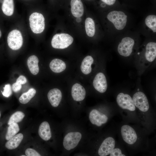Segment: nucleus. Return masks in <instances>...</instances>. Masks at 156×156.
<instances>
[{
	"label": "nucleus",
	"instance_id": "f257e3e1",
	"mask_svg": "<svg viewBox=\"0 0 156 156\" xmlns=\"http://www.w3.org/2000/svg\"><path fill=\"white\" fill-rule=\"evenodd\" d=\"M107 18L112 24L114 28L118 30H122L127 25V16L122 11H111L107 14Z\"/></svg>",
	"mask_w": 156,
	"mask_h": 156
},
{
	"label": "nucleus",
	"instance_id": "f03ea898",
	"mask_svg": "<svg viewBox=\"0 0 156 156\" xmlns=\"http://www.w3.org/2000/svg\"><path fill=\"white\" fill-rule=\"evenodd\" d=\"M156 43L154 42H148L145 45L139 59L141 64L148 66L155 59Z\"/></svg>",
	"mask_w": 156,
	"mask_h": 156
},
{
	"label": "nucleus",
	"instance_id": "7ed1b4c3",
	"mask_svg": "<svg viewBox=\"0 0 156 156\" xmlns=\"http://www.w3.org/2000/svg\"><path fill=\"white\" fill-rule=\"evenodd\" d=\"M73 40V37L67 34H57L53 37L51 44L54 48L63 49L68 47L72 43Z\"/></svg>",
	"mask_w": 156,
	"mask_h": 156
},
{
	"label": "nucleus",
	"instance_id": "20e7f679",
	"mask_svg": "<svg viewBox=\"0 0 156 156\" xmlns=\"http://www.w3.org/2000/svg\"><path fill=\"white\" fill-rule=\"evenodd\" d=\"M29 25L32 32L38 34L42 33L45 28V19L41 13L35 12L29 16Z\"/></svg>",
	"mask_w": 156,
	"mask_h": 156
},
{
	"label": "nucleus",
	"instance_id": "39448f33",
	"mask_svg": "<svg viewBox=\"0 0 156 156\" xmlns=\"http://www.w3.org/2000/svg\"><path fill=\"white\" fill-rule=\"evenodd\" d=\"M135 43V40L129 36L124 37L118 45V53L124 57L129 56L133 53Z\"/></svg>",
	"mask_w": 156,
	"mask_h": 156
},
{
	"label": "nucleus",
	"instance_id": "423d86ee",
	"mask_svg": "<svg viewBox=\"0 0 156 156\" xmlns=\"http://www.w3.org/2000/svg\"><path fill=\"white\" fill-rule=\"evenodd\" d=\"M7 42L8 46L12 49L16 50L19 49L22 46L23 42L21 32L17 29L10 32L7 37Z\"/></svg>",
	"mask_w": 156,
	"mask_h": 156
},
{
	"label": "nucleus",
	"instance_id": "0eeeda50",
	"mask_svg": "<svg viewBox=\"0 0 156 156\" xmlns=\"http://www.w3.org/2000/svg\"><path fill=\"white\" fill-rule=\"evenodd\" d=\"M82 137L79 132H70L64 138L63 145L64 148L68 150L75 148L78 144Z\"/></svg>",
	"mask_w": 156,
	"mask_h": 156
},
{
	"label": "nucleus",
	"instance_id": "6e6552de",
	"mask_svg": "<svg viewBox=\"0 0 156 156\" xmlns=\"http://www.w3.org/2000/svg\"><path fill=\"white\" fill-rule=\"evenodd\" d=\"M116 101L118 106L122 109L132 111L135 110L133 99L128 94L122 92L119 93L116 98Z\"/></svg>",
	"mask_w": 156,
	"mask_h": 156
},
{
	"label": "nucleus",
	"instance_id": "1a4fd4ad",
	"mask_svg": "<svg viewBox=\"0 0 156 156\" xmlns=\"http://www.w3.org/2000/svg\"><path fill=\"white\" fill-rule=\"evenodd\" d=\"M133 100L135 107L141 111H148L149 106L147 98L144 93L141 92L135 93L133 97Z\"/></svg>",
	"mask_w": 156,
	"mask_h": 156
},
{
	"label": "nucleus",
	"instance_id": "9d476101",
	"mask_svg": "<svg viewBox=\"0 0 156 156\" xmlns=\"http://www.w3.org/2000/svg\"><path fill=\"white\" fill-rule=\"evenodd\" d=\"M121 134L124 140L129 144H134L136 141L137 136L134 130L130 126L125 125L121 128Z\"/></svg>",
	"mask_w": 156,
	"mask_h": 156
},
{
	"label": "nucleus",
	"instance_id": "9b49d317",
	"mask_svg": "<svg viewBox=\"0 0 156 156\" xmlns=\"http://www.w3.org/2000/svg\"><path fill=\"white\" fill-rule=\"evenodd\" d=\"M115 142L114 139L109 137L103 142L98 150V154L100 156H106L110 154L115 147Z\"/></svg>",
	"mask_w": 156,
	"mask_h": 156
},
{
	"label": "nucleus",
	"instance_id": "f8f14e48",
	"mask_svg": "<svg viewBox=\"0 0 156 156\" xmlns=\"http://www.w3.org/2000/svg\"><path fill=\"white\" fill-rule=\"evenodd\" d=\"M93 85L94 88L99 92H105L107 90V84L104 74L101 72L97 73L94 78Z\"/></svg>",
	"mask_w": 156,
	"mask_h": 156
},
{
	"label": "nucleus",
	"instance_id": "ddd939ff",
	"mask_svg": "<svg viewBox=\"0 0 156 156\" xmlns=\"http://www.w3.org/2000/svg\"><path fill=\"white\" fill-rule=\"evenodd\" d=\"M89 118L92 124L98 127L106 123L108 120V118L106 115L96 109H93L90 112Z\"/></svg>",
	"mask_w": 156,
	"mask_h": 156
},
{
	"label": "nucleus",
	"instance_id": "4468645a",
	"mask_svg": "<svg viewBox=\"0 0 156 156\" xmlns=\"http://www.w3.org/2000/svg\"><path fill=\"white\" fill-rule=\"evenodd\" d=\"M48 100L53 107H57L61 100L62 94L59 89L54 88L50 90L47 94Z\"/></svg>",
	"mask_w": 156,
	"mask_h": 156
},
{
	"label": "nucleus",
	"instance_id": "2eb2a0df",
	"mask_svg": "<svg viewBox=\"0 0 156 156\" xmlns=\"http://www.w3.org/2000/svg\"><path fill=\"white\" fill-rule=\"evenodd\" d=\"M86 92L84 88L81 85L76 83L74 84L71 89V95L73 99L76 101H81L85 99Z\"/></svg>",
	"mask_w": 156,
	"mask_h": 156
},
{
	"label": "nucleus",
	"instance_id": "dca6fc26",
	"mask_svg": "<svg viewBox=\"0 0 156 156\" xmlns=\"http://www.w3.org/2000/svg\"><path fill=\"white\" fill-rule=\"evenodd\" d=\"M70 10L73 15L75 17L82 16L84 12V8L81 0H71Z\"/></svg>",
	"mask_w": 156,
	"mask_h": 156
},
{
	"label": "nucleus",
	"instance_id": "f3484780",
	"mask_svg": "<svg viewBox=\"0 0 156 156\" xmlns=\"http://www.w3.org/2000/svg\"><path fill=\"white\" fill-rule=\"evenodd\" d=\"M38 133L40 137L45 141L49 140L51 137L50 125L47 121L42 122L40 125Z\"/></svg>",
	"mask_w": 156,
	"mask_h": 156
},
{
	"label": "nucleus",
	"instance_id": "a211bd4d",
	"mask_svg": "<svg viewBox=\"0 0 156 156\" xmlns=\"http://www.w3.org/2000/svg\"><path fill=\"white\" fill-rule=\"evenodd\" d=\"M49 66L51 70L56 73L63 71L66 68V65L64 62L57 58L54 59L51 61Z\"/></svg>",
	"mask_w": 156,
	"mask_h": 156
},
{
	"label": "nucleus",
	"instance_id": "6ab92c4d",
	"mask_svg": "<svg viewBox=\"0 0 156 156\" xmlns=\"http://www.w3.org/2000/svg\"><path fill=\"white\" fill-rule=\"evenodd\" d=\"M23 138V135L21 133L15 135L6 142L5 147L9 150L16 148L19 146Z\"/></svg>",
	"mask_w": 156,
	"mask_h": 156
},
{
	"label": "nucleus",
	"instance_id": "aec40b11",
	"mask_svg": "<svg viewBox=\"0 0 156 156\" xmlns=\"http://www.w3.org/2000/svg\"><path fill=\"white\" fill-rule=\"evenodd\" d=\"M38 62L37 57L34 55L29 57L27 60V63L29 69L31 73L34 75H36L39 72Z\"/></svg>",
	"mask_w": 156,
	"mask_h": 156
},
{
	"label": "nucleus",
	"instance_id": "412c9836",
	"mask_svg": "<svg viewBox=\"0 0 156 156\" xmlns=\"http://www.w3.org/2000/svg\"><path fill=\"white\" fill-rule=\"evenodd\" d=\"M94 61L93 58L90 55H88L83 59L80 67L81 70L83 74L88 75L91 72V65Z\"/></svg>",
	"mask_w": 156,
	"mask_h": 156
},
{
	"label": "nucleus",
	"instance_id": "4be33fe9",
	"mask_svg": "<svg viewBox=\"0 0 156 156\" xmlns=\"http://www.w3.org/2000/svg\"><path fill=\"white\" fill-rule=\"evenodd\" d=\"M1 3V9L3 13L7 16L12 15L14 10V0H3Z\"/></svg>",
	"mask_w": 156,
	"mask_h": 156
},
{
	"label": "nucleus",
	"instance_id": "5701e85b",
	"mask_svg": "<svg viewBox=\"0 0 156 156\" xmlns=\"http://www.w3.org/2000/svg\"><path fill=\"white\" fill-rule=\"evenodd\" d=\"M85 28L87 35L90 37H92L95 35V27L94 22L91 18L88 17L85 21Z\"/></svg>",
	"mask_w": 156,
	"mask_h": 156
},
{
	"label": "nucleus",
	"instance_id": "b1692460",
	"mask_svg": "<svg viewBox=\"0 0 156 156\" xmlns=\"http://www.w3.org/2000/svg\"><path fill=\"white\" fill-rule=\"evenodd\" d=\"M146 27L153 33L156 32V15L150 14L147 16L144 21Z\"/></svg>",
	"mask_w": 156,
	"mask_h": 156
},
{
	"label": "nucleus",
	"instance_id": "393cba45",
	"mask_svg": "<svg viewBox=\"0 0 156 156\" xmlns=\"http://www.w3.org/2000/svg\"><path fill=\"white\" fill-rule=\"evenodd\" d=\"M36 93L35 90L33 88L29 89L27 92L23 93L19 99V101L21 103H27L35 95Z\"/></svg>",
	"mask_w": 156,
	"mask_h": 156
},
{
	"label": "nucleus",
	"instance_id": "a878e982",
	"mask_svg": "<svg viewBox=\"0 0 156 156\" xmlns=\"http://www.w3.org/2000/svg\"><path fill=\"white\" fill-rule=\"evenodd\" d=\"M5 138L8 140L16 134L19 131V126L17 123H14L9 125Z\"/></svg>",
	"mask_w": 156,
	"mask_h": 156
},
{
	"label": "nucleus",
	"instance_id": "bb28decb",
	"mask_svg": "<svg viewBox=\"0 0 156 156\" xmlns=\"http://www.w3.org/2000/svg\"><path fill=\"white\" fill-rule=\"evenodd\" d=\"M25 116L23 113L21 111H17L13 114L10 117L8 122L9 125L14 123L21 122Z\"/></svg>",
	"mask_w": 156,
	"mask_h": 156
},
{
	"label": "nucleus",
	"instance_id": "cd10ccee",
	"mask_svg": "<svg viewBox=\"0 0 156 156\" xmlns=\"http://www.w3.org/2000/svg\"><path fill=\"white\" fill-rule=\"evenodd\" d=\"M3 91L2 92L3 95L6 97H8L12 94V89L10 84H6L3 88Z\"/></svg>",
	"mask_w": 156,
	"mask_h": 156
},
{
	"label": "nucleus",
	"instance_id": "c85d7f7f",
	"mask_svg": "<svg viewBox=\"0 0 156 156\" xmlns=\"http://www.w3.org/2000/svg\"><path fill=\"white\" fill-rule=\"evenodd\" d=\"M25 153L27 156H40L41 155L37 151L33 149L28 148L25 151Z\"/></svg>",
	"mask_w": 156,
	"mask_h": 156
},
{
	"label": "nucleus",
	"instance_id": "c756f323",
	"mask_svg": "<svg viewBox=\"0 0 156 156\" xmlns=\"http://www.w3.org/2000/svg\"><path fill=\"white\" fill-rule=\"evenodd\" d=\"M110 156H125L122 153L121 150L119 148H114L110 154Z\"/></svg>",
	"mask_w": 156,
	"mask_h": 156
},
{
	"label": "nucleus",
	"instance_id": "7c9ffc66",
	"mask_svg": "<svg viewBox=\"0 0 156 156\" xmlns=\"http://www.w3.org/2000/svg\"><path fill=\"white\" fill-rule=\"evenodd\" d=\"M21 84L16 82L12 84V88L14 92H17L21 89Z\"/></svg>",
	"mask_w": 156,
	"mask_h": 156
},
{
	"label": "nucleus",
	"instance_id": "2f4dec72",
	"mask_svg": "<svg viewBox=\"0 0 156 156\" xmlns=\"http://www.w3.org/2000/svg\"><path fill=\"white\" fill-rule=\"evenodd\" d=\"M16 82L21 85L24 84L27 82V79L25 76L21 75L17 79Z\"/></svg>",
	"mask_w": 156,
	"mask_h": 156
},
{
	"label": "nucleus",
	"instance_id": "473e14b6",
	"mask_svg": "<svg viewBox=\"0 0 156 156\" xmlns=\"http://www.w3.org/2000/svg\"><path fill=\"white\" fill-rule=\"evenodd\" d=\"M105 4L108 5H112L115 3L116 0H101Z\"/></svg>",
	"mask_w": 156,
	"mask_h": 156
},
{
	"label": "nucleus",
	"instance_id": "72a5a7b5",
	"mask_svg": "<svg viewBox=\"0 0 156 156\" xmlns=\"http://www.w3.org/2000/svg\"><path fill=\"white\" fill-rule=\"evenodd\" d=\"M1 31L0 29V38H1Z\"/></svg>",
	"mask_w": 156,
	"mask_h": 156
},
{
	"label": "nucleus",
	"instance_id": "f704fd0d",
	"mask_svg": "<svg viewBox=\"0 0 156 156\" xmlns=\"http://www.w3.org/2000/svg\"><path fill=\"white\" fill-rule=\"evenodd\" d=\"M25 155H21V156H25Z\"/></svg>",
	"mask_w": 156,
	"mask_h": 156
},
{
	"label": "nucleus",
	"instance_id": "c9c22d12",
	"mask_svg": "<svg viewBox=\"0 0 156 156\" xmlns=\"http://www.w3.org/2000/svg\"><path fill=\"white\" fill-rule=\"evenodd\" d=\"M0 116H1V114H0Z\"/></svg>",
	"mask_w": 156,
	"mask_h": 156
},
{
	"label": "nucleus",
	"instance_id": "e433bc0d",
	"mask_svg": "<svg viewBox=\"0 0 156 156\" xmlns=\"http://www.w3.org/2000/svg\"></svg>",
	"mask_w": 156,
	"mask_h": 156
},
{
	"label": "nucleus",
	"instance_id": "4c0bfd02",
	"mask_svg": "<svg viewBox=\"0 0 156 156\" xmlns=\"http://www.w3.org/2000/svg\"></svg>",
	"mask_w": 156,
	"mask_h": 156
}]
</instances>
